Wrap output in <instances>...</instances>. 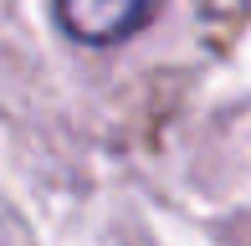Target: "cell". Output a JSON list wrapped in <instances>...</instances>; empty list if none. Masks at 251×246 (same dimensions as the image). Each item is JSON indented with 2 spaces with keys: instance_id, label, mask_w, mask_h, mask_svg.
<instances>
[{
  "instance_id": "1",
  "label": "cell",
  "mask_w": 251,
  "mask_h": 246,
  "mask_svg": "<svg viewBox=\"0 0 251 246\" xmlns=\"http://www.w3.org/2000/svg\"><path fill=\"white\" fill-rule=\"evenodd\" d=\"M164 0H51L56 26L82 47H118L159 16Z\"/></svg>"
}]
</instances>
